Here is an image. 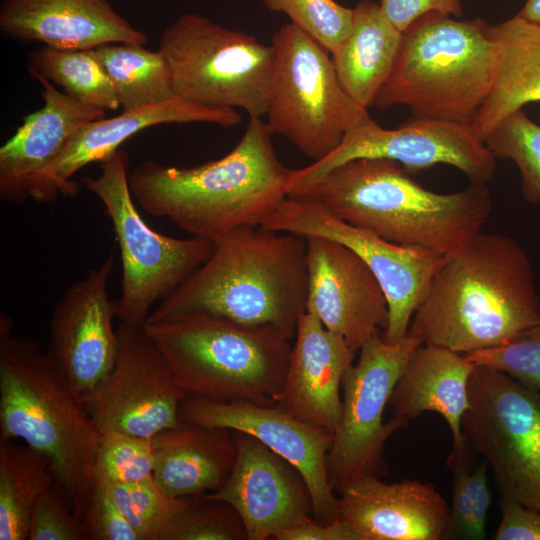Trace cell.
Masks as SVG:
<instances>
[{
  "label": "cell",
  "mask_w": 540,
  "mask_h": 540,
  "mask_svg": "<svg viewBox=\"0 0 540 540\" xmlns=\"http://www.w3.org/2000/svg\"><path fill=\"white\" fill-rule=\"evenodd\" d=\"M539 324L529 256L511 237L481 231L446 256L408 333L467 354L504 345Z\"/></svg>",
  "instance_id": "cell-1"
},
{
  "label": "cell",
  "mask_w": 540,
  "mask_h": 540,
  "mask_svg": "<svg viewBox=\"0 0 540 540\" xmlns=\"http://www.w3.org/2000/svg\"><path fill=\"white\" fill-rule=\"evenodd\" d=\"M212 242L210 257L153 308L145 323L199 312L247 326H273L292 340L307 310L306 238L243 226Z\"/></svg>",
  "instance_id": "cell-2"
},
{
  "label": "cell",
  "mask_w": 540,
  "mask_h": 540,
  "mask_svg": "<svg viewBox=\"0 0 540 540\" xmlns=\"http://www.w3.org/2000/svg\"><path fill=\"white\" fill-rule=\"evenodd\" d=\"M261 118H250L237 145L220 159L189 168L154 160L129 173L136 203L194 237L213 241L243 226H261L287 197L292 170L274 150Z\"/></svg>",
  "instance_id": "cell-3"
},
{
  "label": "cell",
  "mask_w": 540,
  "mask_h": 540,
  "mask_svg": "<svg viewBox=\"0 0 540 540\" xmlns=\"http://www.w3.org/2000/svg\"><path fill=\"white\" fill-rule=\"evenodd\" d=\"M290 195L310 197L340 220L392 243L444 256L479 234L492 211L486 185L436 193L386 158L347 161Z\"/></svg>",
  "instance_id": "cell-4"
},
{
  "label": "cell",
  "mask_w": 540,
  "mask_h": 540,
  "mask_svg": "<svg viewBox=\"0 0 540 540\" xmlns=\"http://www.w3.org/2000/svg\"><path fill=\"white\" fill-rule=\"evenodd\" d=\"M100 438L82 396L39 344L0 316V439H21L44 455L58 488L81 521Z\"/></svg>",
  "instance_id": "cell-5"
},
{
  "label": "cell",
  "mask_w": 540,
  "mask_h": 540,
  "mask_svg": "<svg viewBox=\"0 0 540 540\" xmlns=\"http://www.w3.org/2000/svg\"><path fill=\"white\" fill-rule=\"evenodd\" d=\"M144 329L186 396L276 405L292 350L273 326H247L189 312Z\"/></svg>",
  "instance_id": "cell-6"
},
{
  "label": "cell",
  "mask_w": 540,
  "mask_h": 540,
  "mask_svg": "<svg viewBox=\"0 0 540 540\" xmlns=\"http://www.w3.org/2000/svg\"><path fill=\"white\" fill-rule=\"evenodd\" d=\"M488 24L433 12L402 33L392 72L375 105H406L413 117L470 125L494 82L496 52Z\"/></svg>",
  "instance_id": "cell-7"
},
{
  "label": "cell",
  "mask_w": 540,
  "mask_h": 540,
  "mask_svg": "<svg viewBox=\"0 0 540 540\" xmlns=\"http://www.w3.org/2000/svg\"><path fill=\"white\" fill-rule=\"evenodd\" d=\"M96 177L81 182L103 204L120 249L121 293L114 301L120 322L144 325L159 303L212 254L211 240L163 235L143 220L129 187L128 156L118 149L100 162Z\"/></svg>",
  "instance_id": "cell-8"
},
{
  "label": "cell",
  "mask_w": 540,
  "mask_h": 540,
  "mask_svg": "<svg viewBox=\"0 0 540 540\" xmlns=\"http://www.w3.org/2000/svg\"><path fill=\"white\" fill-rule=\"evenodd\" d=\"M272 46L268 131L285 137L314 162L321 160L370 117L367 108L345 92L331 54L294 24L283 25Z\"/></svg>",
  "instance_id": "cell-9"
},
{
  "label": "cell",
  "mask_w": 540,
  "mask_h": 540,
  "mask_svg": "<svg viewBox=\"0 0 540 540\" xmlns=\"http://www.w3.org/2000/svg\"><path fill=\"white\" fill-rule=\"evenodd\" d=\"M159 49L169 62L175 96L241 108L250 118L266 115L275 61L272 44L186 13L164 29Z\"/></svg>",
  "instance_id": "cell-10"
},
{
  "label": "cell",
  "mask_w": 540,
  "mask_h": 540,
  "mask_svg": "<svg viewBox=\"0 0 540 540\" xmlns=\"http://www.w3.org/2000/svg\"><path fill=\"white\" fill-rule=\"evenodd\" d=\"M468 400L464 440L486 461L501 496L540 511V392L475 365Z\"/></svg>",
  "instance_id": "cell-11"
},
{
  "label": "cell",
  "mask_w": 540,
  "mask_h": 540,
  "mask_svg": "<svg viewBox=\"0 0 540 540\" xmlns=\"http://www.w3.org/2000/svg\"><path fill=\"white\" fill-rule=\"evenodd\" d=\"M375 334L342 380V412L327 456L329 480L337 495L366 477H380L388 439L408 422L383 421L391 393L411 355L422 343L413 335L389 343Z\"/></svg>",
  "instance_id": "cell-12"
},
{
  "label": "cell",
  "mask_w": 540,
  "mask_h": 540,
  "mask_svg": "<svg viewBox=\"0 0 540 540\" xmlns=\"http://www.w3.org/2000/svg\"><path fill=\"white\" fill-rule=\"evenodd\" d=\"M261 226L303 237L328 238L353 250L373 272L386 295L388 323L381 336L389 343L407 335L416 310L446 258L430 249L392 243L350 225L303 195H287Z\"/></svg>",
  "instance_id": "cell-13"
},
{
  "label": "cell",
  "mask_w": 540,
  "mask_h": 540,
  "mask_svg": "<svg viewBox=\"0 0 540 540\" xmlns=\"http://www.w3.org/2000/svg\"><path fill=\"white\" fill-rule=\"evenodd\" d=\"M358 158H386L410 174L437 164L460 170L470 183L487 185L496 171V158L470 125L412 117L396 129L382 128L371 117L350 129L339 146L321 160L292 170L287 195L318 180L335 167Z\"/></svg>",
  "instance_id": "cell-14"
},
{
  "label": "cell",
  "mask_w": 540,
  "mask_h": 540,
  "mask_svg": "<svg viewBox=\"0 0 540 540\" xmlns=\"http://www.w3.org/2000/svg\"><path fill=\"white\" fill-rule=\"evenodd\" d=\"M115 363L102 384L84 398L99 429L152 438L177 427L186 394L176 384L144 326L120 322Z\"/></svg>",
  "instance_id": "cell-15"
},
{
  "label": "cell",
  "mask_w": 540,
  "mask_h": 540,
  "mask_svg": "<svg viewBox=\"0 0 540 540\" xmlns=\"http://www.w3.org/2000/svg\"><path fill=\"white\" fill-rule=\"evenodd\" d=\"M179 419L254 436L303 476L315 520L331 522L339 518V497L327 471V456L334 436L330 431L302 421L277 405L193 396H186L182 401Z\"/></svg>",
  "instance_id": "cell-16"
},
{
  "label": "cell",
  "mask_w": 540,
  "mask_h": 540,
  "mask_svg": "<svg viewBox=\"0 0 540 540\" xmlns=\"http://www.w3.org/2000/svg\"><path fill=\"white\" fill-rule=\"evenodd\" d=\"M113 267L111 251L65 289L49 321L47 353L83 399L102 384L118 353L115 305L108 293Z\"/></svg>",
  "instance_id": "cell-17"
},
{
  "label": "cell",
  "mask_w": 540,
  "mask_h": 540,
  "mask_svg": "<svg viewBox=\"0 0 540 540\" xmlns=\"http://www.w3.org/2000/svg\"><path fill=\"white\" fill-rule=\"evenodd\" d=\"M306 238L307 309L358 353L388 323L386 295L367 264L328 238Z\"/></svg>",
  "instance_id": "cell-18"
},
{
  "label": "cell",
  "mask_w": 540,
  "mask_h": 540,
  "mask_svg": "<svg viewBox=\"0 0 540 540\" xmlns=\"http://www.w3.org/2000/svg\"><path fill=\"white\" fill-rule=\"evenodd\" d=\"M233 436L232 471L220 489L206 495L229 503L239 513L247 540L275 538L313 518L311 495L300 472L254 436L241 431H233Z\"/></svg>",
  "instance_id": "cell-19"
},
{
  "label": "cell",
  "mask_w": 540,
  "mask_h": 540,
  "mask_svg": "<svg viewBox=\"0 0 540 540\" xmlns=\"http://www.w3.org/2000/svg\"><path fill=\"white\" fill-rule=\"evenodd\" d=\"M241 121L236 109L196 104L175 96L123 111L115 117L87 122L73 132L58 157L37 176L30 189V199L50 203L59 195L76 196L80 186L72 179L74 174L92 162H102L143 129L196 122L233 127Z\"/></svg>",
  "instance_id": "cell-20"
},
{
  "label": "cell",
  "mask_w": 540,
  "mask_h": 540,
  "mask_svg": "<svg viewBox=\"0 0 540 540\" xmlns=\"http://www.w3.org/2000/svg\"><path fill=\"white\" fill-rule=\"evenodd\" d=\"M339 518L360 540H442L450 506L436 487L418 480H358L339 494Z\"/></svg>",
  "instance_id": "cell-21"
},
{
  "label": "cell",
  "mask_w": 540,
  "mask_h": 540,
  "mask_svg": "<svg viewBox=\"0 0 540 540\" xmlns=\"http://www.w3.org/2000/svg\"><path fill=\"white\" fill-rule=\"evenodd\" d=\"M356 354L307 309L297 323L276 405L334 434L342 412V380Z\"/></svg>",
  "instance_id": "cell-22"
},
{
  "label": "cell",
  "mask_w": 540,
  "mask_h": 540,
  "mask_svg": "<svg viewBox=\"0 0 540 540\" xmlns=\"http://www.w3.org/2000/svg\"><path fill=\"white\" fill-rule=\"evenodd\" d=\"M0 28L14 39L62 49L149 41L109 0H3Z\"/></svg>",
  "instance_id": "cell-23"
},
{
  "label": "cell",
  "mask_w": 540,
  "mask_h": 540,
  "mask_svg": "<svg viewBox=\"0 0 540 540\" xmlns=\"http://www.w3.org/2000/svg\"><path fill=\"white\" fill-rule=\"evenodd\" d=\"M28 73L41 86L43 105L26 115L0 147V199L16 205L30 199L33 182L58 157L75 130L105 117L104 110L82 105L42 76Z\"/></svg>",
  "instance_id": "cell-24"
},
{
  "label": "cell",
  "mask_w": 540,
  "mask_h": 540,
  "mask_svg": "<svg viewBox=\"0 0 540 540\" xmlns=\"http://www.w3.org/2000/svg\"><path fill=\"white\" fill-rule=\"evenodd\" d=\"M153 477L173 497L209 494L228 479L236 457L233 431L181 421L152 437Z\"/></svg>",
  "instance_id": "cell-25"
},
{
  "label": "cell",
  "mask_w": 540,
  "mask_h": 540,
  "mask_svg": "<svg viewBox=\"0 0 540 540\" xmlns=\"http://www.w3.org/2000/svg\"><path fill=\"white\" fill-rule=\"evenodd\" d=\"M475 365L464 354L422 344L416 348L389 399L394 417L409 422L432 411L448 424L453 442L464 439L461 422L469 407L468 384Z\"/></svg>",
  "instance_id": "cell-26"
},
{
  "label": "cell",
  "mask_w": 540,
  "mask_h": 540,
  "mask_svg": "<svg viewBox=\"0 0 540 540\" xmlns=\"http://www.w3.org/2000/svg\"><path fill=\"white\" fill-rule=\"evenodd\" d=\"M487 33L496 52L492 89L470 127L484 140L506 116L540 101V24L515 15Z\"/></svg>",
  "instance_id": "cell-27"
},
{
  "label": "cell",
  "mask_w": 540,
  "mask_h": 540,
  "mask_svg": "<svg viewBox=\"0 0 540 540\" xmlns=\"http://www.w3.org/2000/svg\"><path fill=\"white\" fill-rule=\"evenodd\" d=\"M352 30L331 57L345 92L368 108L388 80L402 41L400 32L382 13L379 3L359 2Z\"/></svg>",
  "instance_id": "cell-28"
},
{
  "label": "cell",
  "mask_w": 540,
  "mask_h": 540,
  "mask_svg": "<svg viewBox=\"0 0 540 540\" xmlns=\"http://www.w3.org/2000/svg\"><path fill=\"white\" fill-rule=\"evenodd\" d=\"M54 483L44 455L15 439H0V540L28 539L32 511Z\"/></svg>",
  "instance_id": "cell-29"
},
{
  "label": "cell",
  "mask_w": 540,
  "mask_h": 540,
  "mask_svg": "<svg viewBox=\"0 0 540 540\" xmlns=\"http://www.w3.org/2000/svg\"><path fill=\"white\" fill-rule=\"evenodd\" d=\"M108 75L123 111L175 97L172 72L163 52L134 43H107L90 49Z\"/></svg>",
  "instance_id": "cell-30"
},
{
  "label": "cell",
  "mask_w": 540,
  "mask_h": 540,
  "mask_svg": "<svg viewBox=\"0 0 540 540\" xmlns=\"http://www.w3.org/2000/svg\"><path fill=\"white\" fill-rule=\"evenodd\" d=\"M27 71L36 73L78 103L101 110L121 105L103 67L89 50L41 46L27 54Z\"/></svg>",
  "instance_id": "cell-31"
},
{
  "label": "cell",
  "mask_w": 540,
  "mask_h": 540,
  "mask_svg": "<svg viewBox=\"0 0 540 540\" xmlns=\"http://www.w3.org/2000/svg\"><path fill=\"white\" fill-rule=\"evenodd\" d=\"M476 452L463 439L453 442L446 465L452 474V503L449 525L444 539L483 540L491 493L485 460L479 462Z\"/></svg>",
  "instance_id": "cell-32"
},
{
  "label": "cell",
  "mask_w": 540,
  "mask_h": 540,
  "mask_svg": "<svg viewBox=\"0 0 540 540\" xmlns=\"http://www.w3.org/2000/svg\"><path fill=\"white\" fill-rule=\"evenodd\" d=\"M103 485L139 540H161L171 522L192 497L169 495L158 485L153 475L137 482Z\"/></svg>",
  "instance_id": "cell-33"
},
{
  "label": "cell",
  "mask_w": 540,
  "mask_h": 540,
  "mask_svg": "<svg viewBox=\"0 0 540 540\" xmlns=\"http://www.w3.org/2000/svg\"><path fill=\"white\" fill-rule=\"evenodd\" d=\"M483 142L496 159H509L516 165L524 200L540 202V125L519 109L501 120Z\"/></svg>",
  "instance_id": "cell-34"
},
{
  "label": "cell",
  "mask_w": 540,
  "mask_h": 540,
  "mask_svg": "<svg viewBox=\"0 0 540 540\" xmlns=\"http://www.w3.org/2000/svg\"><path fill=\"white\" fill-rule=\"evenodd\" d=\"M154 461L152 438L119 431L101 432L93 481L103 484L137 482L153 475Z\"/></svg>",
  "instance_id": "cell-35"
},
{
  "label": "cell",
  "mask_w": 540,
  "mask_h": 540,
  "mask_svg": "<svg viewBox=\"0 0 540 540\" xmlns=\"http://www.w3.org/2000/svg\"><path fill=\"white\" fill-rule=\"evenodd\" d=\"M247 540L239 513L227 502L192 496L174 518L161 540Z\"/></svg>",
  "instance_id": "cell-36"
},
{
  "label": "cell",
  "mask_w": 540,
  "mask_h": 540,
  "mask_svg": "<svg viewBox=\"0 0 540 540\" xmlns=\"http://www.w3.org/2000/svg\"><path fill=\"white\" fill-rule=\"evenodd\" d=\"M265 7L286 14L291 23L323 46L331 55L348 38L354 9L334 0H263Z\"/></svg>",
  "instance_id": "cell-37"
},
{
  "label": "cell",
  "mask_w": 540,
  "mask_h": 540,
  "mask_svg": "<svg viewBox=\"0 0 540 540\" xmlns=\"http://www.w3.org/2000/svg\"><path fill=\"white\" fill-rule=\"evenodd\" d=\"M464 355L474 365L501 371L540 392V324L504 345Z\"/></svg>",
  "instance_id": "cell-38"
},
{
  "label": "cell",
  "mask_w": 540,
  "mask_h": 540,
  "mask_svg": "<svg viewBox=\"0 0 540 540\" xmlns=\"http://www.w3.org/2000/svg\"><path fill=\"white\" fill-rule=\"evenodd\" d=\"M29 540H87L83 522L51 489L37 501L31 515Z\"/></svg>",
  "instance_id": "cell-39"
},
{
  "label": "cell",
  "mask_w": 540,
  "mask_h": 540,
  "mask_svg": "<svg viewBox=\"0 0 540 540\" xmlns=\"http://www.w3.org/2000/svg\"><path fill=\"white\" fill-rule=\"evenodd\" d=\"M82 522L87 540H139L107 488L95 481Z\"/></svg>",
  "instance_id": "cell-40"
},
{
  "label": "cell",
  "mask_w": 540,
  "mask_h": 540,
  "mask_svg": "<svg viewBox=\"0 0 540 540\" xmlns=\"http://www.w3.org/2000/svg\"><path fill=\"white\" fill-rule=\"evenodd\" d=\"M379 6L384 16L402 33L429 13L458 18L463 14L461 0H380Z\"/></svg>",
  "instance_id": "cell-41"
},
{
  "label": "cell",
  "mask_w": 540,
  "mask_h": 540,
  "mask_svg": "<svg viewBox=\"0 0 540 540\" xmlns=\"http://www.w3.org/2000/svg\"><path fill=\"white\" fill-rule=\"evenodd\" d=\"M501 520L494 540H540V511L501 496Z\"/></svg>",
  "instance_id": "cell-42"
},
{
  "label": "cell",
  "mask_w": 540,
  "mask_h": 540,
  "mask_svg": "<svg viewBox=\"0 0 540 540\" xmlns=\"http://www.w3.org/2000/svg\"><path fill=\"white\" fill-rule=\"evenodd\" d=\"M277 540H360L356 531L347 522L338 518L331 522H320L314 518L280 531Z\"/></svg>",
  "instance_id": "cell-43"
},
{
  "label": "cell",
  "mask_w": 540,
  "mask_h": 540,
  "mask_svg": "<svg viewBox=\"0 0 540 540\" xmlns=\"http://www.w3.org/2000/svg\"><path fill=\"white\" fill-rule=\"evenodd\" d=\"M516 15L540 24V0H526Z\"/></svg>",
  "instance_id": "cell-44"
}]
</instances>
